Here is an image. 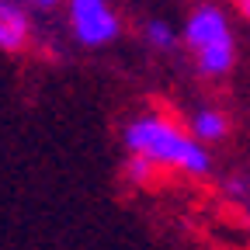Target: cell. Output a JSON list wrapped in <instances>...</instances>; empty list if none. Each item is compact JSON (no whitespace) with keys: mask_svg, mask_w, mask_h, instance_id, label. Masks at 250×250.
I'll use <instances>...</instances> for the list:
<instances>
[{"mask_svg":"<svg viewBox=\"0 0 250 250\" xmlns=\"http://www.w3.org/2000/svg\"><path fill=\"white\" fill-rule=\"evenodd\" d=\"M66 21L70 35L83 49H101L118 39V14L108 0H66Z\"/></svg>","mask_w":250,"mask_h":250,"instance_id":"3957f363","label":"cell"},{"mask_svg":"<svg viewBox=\"0 0 250 250\" xmlns=\"http://www.w3.org/2000/svg\"><path fill=\"white\" fill-rule=\"evenodd\" d=\"M122 143L132 156H143L153 167L181 170L191 177H205L212 170V156L202 139L191 136V129L181 125L167 115H139L125 125Z\"/></svg>","mask_w":250,"mask_h":250,"instance_id":"6da1fadb","label":"cell"},{"mask_svg":"<svg viewBox=\"0 0 250 250\" xmlns=\"http://www.w3.org/2000/svg\"><path fill=\"white\" fill-rule=\"evenodd\" d=\"M31 42V18L18 0H0V49L7 56L24 52Z\"/></svg>","mask_w":250,"mask_h":250,"instance_id":"277c9868","label":"cell"},{"mask_svg":"<svg viewBox=\"0 0 250 250\" xmlns=\"http://www.w3.org/2000/svg\"><path fill=\"white\" fill-rule=\"evenodd\" d=\"M229 4L236 7V14H240L243 21H250V0H229Z\"/></svg>","mask_w":250,"mask_h":250,"instance_id":"ba28073f","label":"cell"},{"mask_svg":"<svg viewBox=\"0 0 250 250\" xmlns=\"http://www.w3.org/2000/svg\"><path fill=\"white\" fill-rule=\"evenodd\" d=\"M181 39H184L188 49H191L195 66H198L202 77L219 80V77H226L233 70L236 39H233L226 11L219 4H198L191 14H188V21L181 28Z\"/></svg>","mask_w":250,"mask_h":250,"instance_id":"7a4b0ae2","label":"cell"},{"mask_svg":"<svg viewBox=\"0 0 250 250\" xmlns=\"http://www.w3.org/2000/svg\"><path fill=\"white\" fill-rule=\"evenodd\" d=\"M188 129H191V136L202 139V143H219V139H226L229 122H226V115L219 111V108L202 104V108L191 111V118H188Z\"/></svg>","mask_w":250,"mask_h":250,"instance_id":"5b68a950","label":"cell"},{"mask_svg":"<svg viewBox=\"0 0 250 250\" xmlns=\"http://www.w3.org/2000/svg\"><path fill=\"white\" fill-rule=\"evenodd\" d=\"M156 170H160V167H153L149 160H143V156H132L129 153V160H125V177H129L132 184H149L153 177H156Z\"/></svg>","mask_w":250,"mask_h":250,"instance_id":"52a82bcc","label":"cell"},{"mask_svg":"<svg viewBox=\"0 0 250 250\" xmlns=\"http://www.w3.org/2000/svg\"><path fill=\"white\" fill-rule=\"evenodd\" d=\"M143 39H146V45L156 49V52H174V49L184 42L177 31H174L167 21H160V18H149V21L143 24Z\"/></svg>","mask_w":250,"mask_h":250,"instance_id":"8992f818","label":"cell"},{"mask_svg":"<svg viewBox=\"0 0 250 250\" xmlns=\"http://www.w3.org/2000/svg\"><path fill=\"white\" fill-rule=\"evenodd\" d=\"M21 4H35V7H56L62 0H21Z\"/></svg>","mask_w":250,"mask_h":250,"instance_id":"9c48e42d","label":"cell"}]
</instances>
